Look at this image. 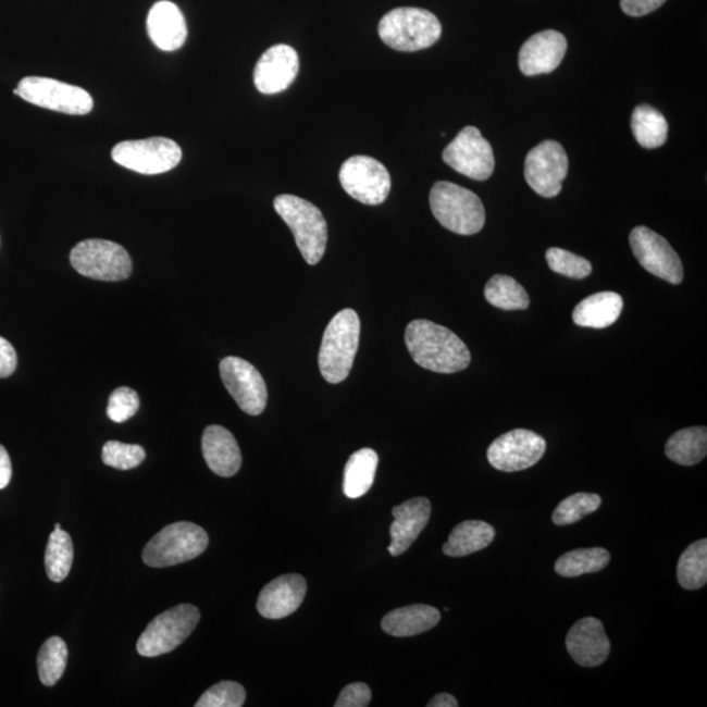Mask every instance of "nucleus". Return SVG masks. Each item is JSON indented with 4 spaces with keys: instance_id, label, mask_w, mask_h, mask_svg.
<instances>
[{
    "instance_id": "23",
    "label": "nucleus",
    "mask_w": 707,
    "mask_h": 707,
    "mask_svg": "<svg viewBox=\"0 0 707 707\" xmlns=\"http://www.w3.org/2000/svg\"><path fill=\"white\" fill-rule=\"evenodd\" d=\"M206 464L221 477H233L241 467V452L235 436L222 426L206 427L202 436Z\"/></svg>"
},
{
    "instance_id": "22",
    "label": "nucleus",
    "mask_w": 707,
    "mask_h": 707,
    "mask_svg": "<svg viewBox=\"0 0 707 707\" xmlns=\"http://www.w3.org/2000/svg\"><path fill=\"white\" fill-rule=\"evenodd\" d=\"M147 32L152 42L164 51L178 50L188 37L183 12L169 0L152 5L147 17Z\"/></svg>"
},
{
    "instance_id": "44",
    "label": "nucleus",
    "mask_w": 707,
    "mask_h": 707,
    "mask_svg": "<svg viewBox=\"0 0 707 707\" xmlns=\"http://www.w3.org/2000/svg\"><path fill=\"white\" fill-rule=\"evenodd\" d=\"M427 706L429 707H458L459 703L458 699H456L452 696V694L441 693V694H436L434 698L430 699Z\"/></svg>"
},
{
    "instance_id": "10",
    "label": "nucleus",
    "mask_w": 707,
    "mask_h": 707,
    "mask_svg": "<svg viewBox=\"0 0 707 707\" xmlns=\"http://www.w3.org/2000/svg\"><path fill=\"white\" fill-rule=\"evenodd\" d=\"M112 158L121 166L141 175H160L176 169L183 151L169 138H149L121 141L114 147Z\"/></svg>"
},
{
    "instance_id": "1",
    "label": "nucleus",
    "mask_w": 707,
    "mask_h": 707,
    "mask_svg": "<svg viewBox=\"0 0 707 707\" xmlns=\"http://www.w3.org/2000/svg\"><path fill=\"white\" fill-rule=\"evenodd\" d=\"M405 343L418 365L438 374H455L471 363L467 345L452 331L433 321H411L405 331Z\"/></svg>"
},
{
    "instance_id": "5",
    "label": "nucleus",
    "mask_w": 707,
    "mask_h": 707,
    "mask_svg": "<svg viewBox=\"0 0 707 707\" xmlns=\"http://www.w3.org/2000/svg\"><path fill=\"white\" fill-rule=\"evenodd\" d=\"M442 35V25L432 12L400 8L385 14L379 23V36L389 48L418 51L433 47Z\"/></svg>"
},
{
    "instance_id": "43",
    "label": "nucleus",
    "mask_w": 707,
    "mask_h": 707,
    "mask_svg": "<svg viewBox=\"0 0 707 707\" xmlns=\"http://www.w3.org/2000/svg\"><path fill=\"white\" fill-rule=\"evenodd\" d=\"M12 477V464L10 455L5 448L0 445V491L8 487Z\"/></svg>"
},
{
    "instance_id": "7",
    "label": "nucleus",
    "mask_w": 707,
    "mask_h": 707,
    "mask_svg": "<svg viewBox=\"0 0 707 707\" xmlns=\"http://www.w3.org/2000/svg\"><path fill=\"white\" fill-rule=\"evenodd\" d=\"M199 619L201 613L191 604H182L165 610L164 613L157 616L139 636L137 644L139 655L145 658H157L175 650L195 632Z\"/></svg>"
},
{
    "instance_id": "37",
    "label": "nucleus",
    "mask_w": 707,
    "mask_h": 707,
    "mask_svg": "<svg viewBox=\"0 0 707 707\" xmlns=\"http://www.w3.org/2000/svg\"><path fill=\"white\" fill-rule=\"evenodd\" d=\"M145 459V449L138 445H125L117 441H109L102 447L104 464L120 469V471H131V469L139 467Z\"/></svg>"
},
{
    "instance_id": "17",
    "label": "nucleus",
    "mask_w": 707,
    "mask_h": 707,
    "mask_svg": "<svg viewBox=\"0 0 707 707\" xmlns=\"http://www.w3.org/2000/svg\"><path fill=\"white\" fill-rule=\"evenodd\" d=\"M299 55L288 45L265 51L255 69V86L263 95H275L290 87L299 74Z\"/></svg>"
},
{
    "instance_id": "19",
    "label": "nucleus",
    "mask_w": 707,
    "mask_h": 707,
    "mask_svg": "<svg viewBox=\"0 0 707 707\" xmlns=\"http://www.w3.org/2000/svg\"><path fill=\"white\" fill-rule=\"evenodd\" d=\"M566 648L576 665L587 668L603 665L610 654V642L603 622L595 617L578 621L566 636Z\"/></svg>"
},
{
    "instance_id": "27",
    "label": "nucleus",
    "mask_w": 707,
    "mask_h": 707,
    "mask_svg": "<svg viewBox=\"0 0 707 707\" xmlns=\"http://www.w3.org/2000/svg\"><path fill=\"white\" fill-rule=\"evenodd\" d=\"M379 456L371 448L359 449L350 456L345 467L344 493L347 498L357 499L369 493L375 481Z\"/></svg>"
},
{
    "instance_id": "38",
    "label": "nucleus",
    "mask_w": 707,
    "mask_h": 707,
    "mask_svg": "<svg viewBox=\"0 0 707 707\" xmlns=\"http://www.w3.org/2000/svg\"><path fill=\"white\" fill-rule=\"evenodd\" d=\"M246 697L243 685L235 681H222L206 691L197 700L196 707H241Z\"/></svg>"
},
{
    "instance_id": "14",
    "label": "nucleus",
    "mask_w": 707,
    "mask_h": 707,
    "mask_svg": "<svg viewBox=\"0 0 707 707\" xmlns=\"http://www.w3.org/2000/svg\"><path fill=\"white\" fill-rule=\"evenodd\" d=\"M546 451L542 435L517 429L500 435L487 449V460L500 472H520L536 466Z\"/></svg>"
},
{
    "instance_id": "16",
    "label": "nucleus",
    "mask_w": 707,
    "mask_h": 707,
    "mask_svg": "<svg viewBox=\"0 0 707 707\" xmlns=\"http://www.w3.org/2000/svg\"><path fill=\"white\" fill-rule=\"evenodd\" d=\"M220 370L224 387L239 408L249 415H260L266 408L268 389L255 365L241 358L227 357L221 362Z\"/></svg>"
},
{
    "instance_id": "21",
    "label": "nucleus",
    "mask_w": 707,
    "mask_h": 707,
    "mask_svg": "<svg viewBox=\"0 0 707 707\" xmlns=\"http://www.w3.org/2000/svg\"><path fill=\"white\" fill-rule=\"evenodd\" d=\"M395 522L390 525V556H401L415 542L421 532L426 529L432 517V504L427 498H413L407 500L392 510Z\"/></svg>"
},
{
    "instance_id": "20",
    "label": "nucleus",
    "mask_w": 707,
    "mask_h": 707,
    "mask_svg": "<svg viewBox=\"0 0 707 707\" xmlns=\"http://www.w3.org/2000/svg\"><path fill=\"white\" fill-rule=\"evenodd\" d=\"M306 594L307 582L303 576L282 575L263 587L257 600V610L269 620L285 619L298 610Z\"/></svg>"
},
{
    "instance_id": "12",
    "label": "nucleus",
    "mask_w": 707,
    "mask_h": 707,
    "mask_svg": "<svg viewBox=\"0 0 707 707\" xmlns=\"http://www.w3.org/2000/svg\"><path fill=\"white\" fill-rule=\"evenodd\" d=\"M443 160L452 170L475 182H485L493 175L495 166L491 144L474 126L462 128L443 151Z\"/></svg>"
},
{
    "instance_id": "28",
    "label": "nucleus",
    "mask_w": 707,
    "mask_h": 707,
    "mask_svg": "<svg viewBox=\"0 0 707 707\" xmlns=\"http://www.w3.org/2000/svg\"><path fill=\"white\" fill-rule=\"evenodd\" d=\"M707 429L687 427L674 433L666 445L667 458L679 466L692 467L706 458Z\"/></svg>"
},
{
    "instance_id": "25",
    "label": "nucleus",
    "mask_w": 707,
    "mask_h": 707,
    "mask_svg": "<svg viewBox=\"0 0 707 707\" xmlns=\"http://www.w3.org/2000/svg\"><path fill=\"white\" fill-rule=\"evenodd\" d=\"M622 308L621 295L612 292L597 293L575 307L573 320L576 325L583 327L604 330L619 320Z\"/></svg>"
},
{
    "instance_id": "11",
    "label": "nucleus",
    "mask_w": 707,
    "mask_h": 707,
    "mask_svg": "<svg viewBox=\"0 0 707 707\" xmlns=\"http://www.w3.org/2000/svg\"><path fill=\"white\" fill-rule=\"evenodd\" d=\"M339 182L344 190L357 201L376 206L388 198L390 176L387 169L370 157H352L340 166Z\"/></svg>"
},
{
    "instance_id": "4",
    "label": "nucleus",
    "mask_w": 707,
    "mask_h": 707,
    "mask_svg": "<svg viewBox=\"0 0 707 707\" xmlns=\"http://www.w3.org/2000/svg\"><path fill=\"white\" fill-rule=\"evenodd\" d=\"M274 209L290 227L301 256L310 265H317L325 253L327 224L323 212L306 199L282 195L274 199Z\"/></svg>"
},
{
    "instance_id": "39",
    "label": "nucleus",
    "mask_w": 707,
    "mask_h": 707,
    "mask_svg": "<svg viewBox=\"0 0 707 707\" xmlns=\"http://www.w3.org/2000/svg\"><path fill=\"white\" fill-rule=\"evenodd\" d=\"M140 401L137 392L128 387H121L109 397L107 413L115 423L126 422L137 414Z\"/></svg>"
},
{
    "instance_id": "29",
    "label": "nucleus",
    "mask_w": 707,
    "mask_h": 707,
    "mask_svg": "<svg viewBox=\"0 0 707 707\" xmlns=\"http://www.w3.org/2000/svg\"><path fill=\"white\" fill-rule=\"evenodd\" d=\"M632 131L636 141L645 149H658L668 138L665 115L650 106H640L632 115Z\"/></svg>"
},
{
    "instance_id": "40",
    "label": "nucleus",
    "mask_w": 707,
    "mask_h": 707,
    "mask_svg": "<svg viewBox=\"0 0 707 707\" xmlns=\"http://www.w3.org/2000/svg\"><path fill=\"white\" fill-rule=\"evenodd\" d=\"M372 698V692L369 685L364 683H354L344 687L340 692L336 707H365L369 706Z\"/></svg>"
},
{
    "instance_id": "31",
    "label": "nucleus",
    "mask_w": 707,
    "mask_h": 707,
    "mask_svg": "<svg viewBox=\"0 0 707 707\" xmlns=\"http://www.w3.org/2000/svg\"><path fill=\"white\" fill-rule=\"evenodd\" d=\"M610 561V555L604 548L576 549L565 553L558 558L555 570L558 575L565 578H576L583 574L597 573L606 569Z\"/></svg>"
},
{
    "instance_id": "3",
    "label": "nucleus",
    "mask_w": 707,
    "mask_h": 707,
    "mask_svg": "<svg viewBox=\"0 0 707 707\" xmlns=\"http://www.w3.org/2000/svg\"><path fill=\"white\" fill-rule=\"evenodd\" d=\"M430 208L443 227L459 235L479 234L485 226V208L473 191L439 182L430 191Z\"/></svg>"
},
{
    "instance_id": "9",
    "label": "nucleus",
    "mask_w": 707,
    "mask_h": 707,
    "mask_svg": "<svg viewBox=\"0 0 707 707\" xmlns=\"http://www.w3.org/2000/svg\"><path fill=\"white\" fill-rule=\"evenodd\" d=\"M14 94L36 107L71 115H85L94 108L92 96L86 89L40 76L22 79Z\"/></svg>"
},
{
    "instance_id": "30",
    "label": "nucleus",
    "mask_w": 707,
    "mask_h": 707,
    "mask_svg": "<svg viewBox=\"0 0 707 707\" xmlns=\"http://www.w3.org/2000/svg\"><path fill=\"white\" fill-rule=\"evenodd\" d=\"M485 298L493 307L504 311L526 310L530 307L525 288L509 275H494L486 283Z\"/></svg>"
},
{
    "instance_id": "8",
    "label": "nucleus",
    "mask_w": 707,
    "mask_h": 707,
    "mask_svg": "<svg viewBox=\"0 0 707 707\" xmlns=\"http://www.w3.org/2000/svg\"><path fill=\"white\" fill-rule=\"evenodd\" d=\"M71 265L88 278L119 282L131 276L133 262L124 247L109 240L88 239L75 246Z\"/></svg>"
},
{
    "instance_id": "18",
    "label": "nucleus",
    "mask_w": 707,
    "mask_h": 707,
    "mask_svg": "<svg viewBox=\"0 0 707 707\" xmlns=\"http://www.w3.org/2000/svg\"><path fill=\"white\" fill-rule=\"evenodd\" d=\"M568 51V41L557 30L533 35L520 49L519 67L526 76L549 74L561 64Z\"/></svg>"
},
{
    "instance_id": "36",
    "label": "nucleus",
    "mask_w": 707,
    "mask_h": 707,
    "mask_svg": "<svg viewBox=\"0 0 707 707\" xmlns=\"http://www.w3.org/2000/svg\"><path fill=\"white\" fill-rule=\"evenodd\" d=\"M546 261L553 272L568 276V278L584 280L593 273V265L588 260L561 248L548 249Z\"/></svg>"
},
{
    "instance_id": "2",
    "label": "nucleus",
    "mask_w": 707,
    "mask_h": 707,
    "mask_svg": "<svg viewBox=\"0 0 707 707\" xmlns=\"http://www.w3.org/2000/svg\"><path fill=\"white\" fill-rule=\"evenodd\" d=\"M361 337V320L354 310L339 311L326 326L319 354L321 375L338 384L349 376Z\"/></svg>"
},
{
    "instance_id": "42",
    "label": "nucleus",
    "mask_w": 707,
    "mask_h": 707,
    "mask_svg": "<svg viewBox=\"0 0 707 707\" xmlns=\"http://www.w3.org/2000/svg\"><path fill=\"white\" fill-rule=\"evenodd\" d=\"M17 356L8 339L0 337V379L9 377L16 371Z\"/></svg>"
},
{
    "instance_id": "6",
    "label": "nucleus",
    "mask_w": 707,
    "mask_h": 707,
    "mask_svg": "<svg viewBox=\"0 0 707 707\" xmlns=\"http://www.w3.org/2000/svg\"><path fill=\"white\" fill-rule=\"evenodd\" d=\"M208 545V533L201 526L178 522L166 525L152 537L141 553V558L151 568H170L201 556Z\"/></svg>"
},
{
    "instance_id": "35",
    "label": "nucleus",
    "mask_w": 707,
    "mask_h": 707,
    "mask_svg": "<svg viewBox=\"0 0 707 707\" xmlns=\"http://www.w3.org/2000/svg\"><path fill=\"white\" fill-rule=\"evenodd\" d=\"M601 506L600 495L590 493H576L562 500L553 512V523L556 525H570L581 522L583 518L599 510Z\"/></svg>"
},
{
    "instance_id": "26",
    "label": "nucleus",
    "mask_w": 707,
    "mask_h": 707,
    "mask_svg": "<svg viewBox=\"0 0 707 707\" xmlns=\"http://www.w3.org/2000/svg\"><path fill=\"white\" fill-rule=\"evenodd\" d=\"M493 525L481 520H467L455 526L443 553L448 557H466L487 548L494 542Z\"/></svg>"
},
{
    "instance_id": "41",
    "label": "nucleus",
    "mask_w": 707,
    "mask_h": 707,
    "mask_svg": "<svg viewBox=\"0 0 707 707\" xmlns=\"http://www.w3.org/2000/svg\"><path fill=\"white\" fill-rule=\"evenodd\" d=\"M666 3V0H621V9L627 15L633 17L652 14Z\"/></svg>"
},
{
    "instance_id": "15",
    "label": "nucleus",
    "mask_w": 707,
    "mask_h": 707,
    "mask_svg": "<svg viewBox=\"0 0 707 707\" xmlns=\"http://www.w3.org/2000/svg\"><path fill=\"white\" fill-rule=\"evenodd\" d=\"M630 246L636 261L648 273L672 285H680L683 282V263L663 236L654 233L650 228L638 226L630 234Z\"/></svg>"
},
{
    "instance_id": "33",
    "label": "nucleus",
    "mask_w": 707,
    "mask_h": 707,
    "mask_svg": "<svg viewBox=\"0 0 707 707\" xmlns=\"http://www.w3.org/2000/svg\"><path fill=\"white\" fill-rule=\"evenodd\" d=\"M74 561V545L67 532L54 530L45 551V569L50 581L66 580Z\"/></svg>"
},
{
    "instance_id": "32",
    "label": "nucleus",
    "mask_w": 707,
    "mask_h": 707,
    "mask_svg": "<svg viewBox=\"0 0 707 707\" xmlns=\"http://www.w3.org/2000/svg\"><path fill=\"white\" fill-rule=\"evenodd\" d=\"M680 586L694 591L703 588L707 582V539H698L687 546L678 565Z\"/></svg>"
},
{
    "instance_id": "24",
    "label": "nucleus",
    "mask_w": 707,
    "mask_h": 707,
    "mask_svg": "<svg viewBox=\"0 0 707 707\" xmlns=\"http://www.w3.org/2000/svg\"><path fill=\"white\" fill-rule=\"evenodd\" d=\"M439 621L438 609L424 606V604H414V606L398 608L385 615L382 628L389 635L405 638V636L426 633L438 625Z\"/></svg>"
},
{
    "instance_id": "34",
    "label": "nucleus",
    "mask_w": 707,
    "mask_h": 707,
    "mask_svg": "<svg viewBox=\"0 0 707 707\" xmlns=\"http://www.w3.org/2000/svg\"><path fill=\"white\" fill-rule=\"evenodd\" d=\"M69 650L60 636H51L37 657L38 674L44 685L53 686L66 671Z\"/></svg>"
},
{
    "instance_id": "13",
    "label": "nucleus",
    "mask_w": 707,
    "mask_h": 707,
    "mask_svg": "<svg viewBox=\"0 0 707 707\" xmlns=\"http://www.w3.org/2000/svg\"><path fill=\"white\" fill-rule=\"evenodd\" d=\"M569 159L556 140L542 141L525 158L524 176L526 183L538 196L557 197L568 176Z\"/></svg>"
}]
</instances>
